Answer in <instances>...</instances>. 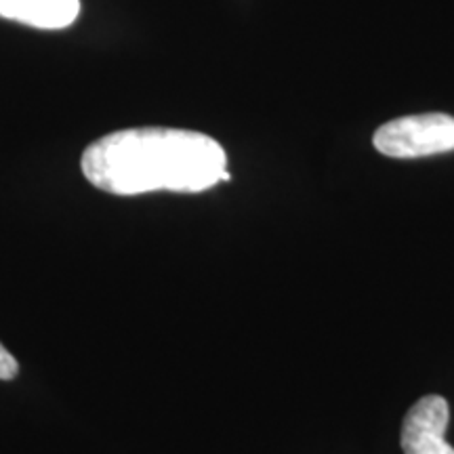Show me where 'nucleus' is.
<instances>
[{"label": "nucleus", "instance_id": "obj_3", "mask_svg": "<svg viewBox=\"0 0 454 454\" xmlns=\"http://www.w3.org/2000/svg\"><path fill=\"white\" fill-rule=\"evenodd\" d=\"M450 408L442 395H425L414 404L402 423V450L404 454H454L446 442Z\"/></svg>", "mask_w": 454, "mask_h": 454}, {"label": "nucleus", "instance_id": "obj_4", "mask_svg": "<svg viewBox=\"0 0 454 454\" xmlns=\"http://www.w3.org/2000/svg\"><path fill=\"white\" fill-rule=\"evenodd\" d=\"M78 13L81 0H0V17L38 30H64Z\"/></svg>", "mask_w": 454, "mask_h": 454}, {"label": "nucleus", "instance_id": "obj_2", "mask_svg": "<svg viewBox=\"0 0 454 454\" xmlns=\"http://www.w3.org/2000/svg\"><path fill=\"white\" fill-rule=\"evenodd\" d=\"M372 145L387 158H425L454 152V118L448 114H414L377 129Z\"/></svg>", "mask_w": 454, "mask_h": 454}, {"label": "nucleus", "instance_id": "obj_1", "mask_svg": "<svg viewBox=\"0 0 454 454\" xmlns=\"http://www.w3.org/2000/svg\"><path fill=\"white\" fill-rule=\"evenodd\" d=\"M81 167L90 185L114 196L200 194L231 179L217 141L167 127L114 130L84 150Z\"/></svg>", "mask_w": 454, "mask_h": 454}, {"label": "nucleus", "instance_id": "obj_5", "mask_svg": "<svg viewBox=\"0 0 454 454\" xmlns=\"http://www.w3.org/2000/svg\"><path fill=\"white\" fill-rule=\"evenodd\" d=\"M17 374H20V364L13 354L0 343V381H13Z\"/></svg>", "mask_w": 454, "mask_h": 454}]
</instances>
